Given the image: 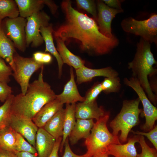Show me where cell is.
<instances>
[{"instance_id": "2e32d148", "label": "cell", "mask_w": 157, "mask_h": 157, "mask_svg": "<svg viewBox=\"0 0 157 157\" xmlns=\"http://www.w3.org/2000/svg\"><path fill=\"white\" fill-rule=\"evenodd\" d=\"M56 140L43 128H38L36 135L35 147L38 157H48L52 151Z\"/></svg>"}, {"instance_id": "74e56055", "label": "cell", "mask_w": 157, "mask_h": 157, "mask_svg": "<svg viewBox=\"0 0 157 157\" xmlns=\"http://www.w3.org/2000/svg\"><path fill=\"white\" fill-rule=\"evenodd\" d=\"M64 145L65 149L64 153L62 157H83V155H77L73 152L69 144L68 138L66 139Z\"/></svg>"}, {"instance_id": "d6a6232c", "label": "cell", "mask_w": 157, "mask_h": 157, "mask_svg": "<svg viewBox=\"0 0 157 157\" xmlns=\"http://www.w3.org/2000/svg\"><path fill=\"white\" fill-rule=\"evenodd\" d=\"M12 70L10 67L6 65L4 60L0 57V82L7 83L9 82Z\"/></svg>"}, {"instance_id": "603a6c76", "label": "cell", "mask_w": 157, "mask_h": 157, "mask_svg": "<svg viewBox=\"0 0 157 157\" xmlns=\"http://www.w3.org/2000/svg\"><path fill=\"white\" fill-rule=\"evenodd\" d=\"M76 103L66 104L65 109L63 133L60 149L62 151L65 142L69 135L76 123Z\"/></svg>"}, {"instance_id": "30bf717a", "label": "cell", "mask_w": 157, "mask_h": 157, "mask_svg": "<svg viewBox=\"0 0 157 157\" xmlns=\"http://www.w3.org/2000/svg\"><path fill=\"white\" fill-rule=\"evenodd\" d=\"M124 82L126 85L132 88L138 95L143 105L144 115L146 119L142 129L145 131H150L154 128L155 122L157 119V108L151 103L135 77L132 76L129 78H125Z\"/></svg>"}, {"instance_id": "484cf974", "label": "cell", "mask_w": 157, "mask_h": 157, "mask_svg": "<svg viewBox=\"0 0 157 157\" xmlns=\"http://www.w3.org/2000/svg\"><path fill=\"white\" fill-rule=\"evenodd\" d=\"M16 132L9 126L0 129V148L16 151Z\"/></svg>"}, {"instance_id": "d590c367", "label": "cell", "mask_w": 157, "mask_h": 157, "mask_svg": "<svg viewBox=\"0 0 157 157\" xmlns=\"http://www.w3.org/2000/svg\"><path fill=\"white\" fill-rule=\"evenodd\" d=\"M33 58L37 62L43 64L49 63L52 60V57L49 54L42 52L34 53Z\"/></svg>"}, {"instance_id": "b9f144b4", "label": "cell", "mask_w": 157, "mask_h": 157, "mask_svg": "<svg viewBox=\"0 0 157 157\" xmlns=\"http://www.w3.org/2000/svg\"><path fill=\"white\" fill-rule=\"evenodd\" d=\"M15 153L16 157H38L35 154L28 152L15 151Z\"/></svg>"}, {"instance_id": "4316f807", "label": "cell", "mask_w": 157, "mask_h": 157, "mask_svg": "<svg viewBox=\"0 0 157 157\" xmlns=\"http://www.w3.org/2000/svg\"><path fill=\"white\" fill-rule=\"evenodd\" d=\"M19 9L15 0H0V26L6 18H14L18 17Z\"/></svg>"}, {"instance_id": "60d3db41", "label": "cell", "mask_w": 157, "mask_h": 157, "mask_svg": "<svg viewBox=\"0 0 157 157\" xmlns=\"http://www.w3.org/2000/svg\"><path fill=\"white\" fill-rule=\"evenodd\" d=\"M0 157H16L15 152L0 148Z\"/></svg>"}, {"instance_id": "8fae6325", "label": "cell", "mask_w": 157, "mask_h": 157, "mask_svg": "<svg viewBox=\"0 0 157 157\" xmlns=\"http://www.w3.org/2000/svg\"><path fill=\"white\" fill-rule=\"evenodd\" d=\"M98 14L97 21L100 32L105 36L110 38L115 35L112 32V21L117 14L123 13V10L110 8L102 1H98L97 3Z\"/></svg>"}, {"instance_id": "9a60e30c", "label": "cell", "mask_w": 157, "mask_h": 157, "mask_svg": "<svg viewBox=\"0 0 157 157\" xmlns=\"http://www.w3.org/2000/svg\"><path fill=\"white\" fill-rule=\"evenodd\" d=\"M70 79L64 86L63 92L56 95V98L62 104L76 103L78 101L83 102L85 97L80 94L74 79L73 68L70 70Z\"/></svg>"}, {"instance_id": "e575fe53", "label": "cell", "mask_w": 157, "mask_h": 157, "mask_svg": "<svg viewBox=\"0 0 157 157\" xmlns=\"http://www.w3.org/2000/svg\"><path fill=\"white\" fill-rule=\"evenodd\" d=\"M134 134L144 135L146 136L152 143L153 145L157 150V126H156L150 131L148 133L140 132L138 131H132Z\"/></svg>"}, {"instance_id": "d4e9b609", "label": "cell", "mask_w": 157, "mask_h": 157, "mask_svg": "<svg viewBox=\"0 0 157 157\" xmlns=\"http://www.w3.org/2000/svg\"><path fill=\"white\" fill-rule=\"evenodd\" d=\"M20 17L27 18L34 13L41 11L47 0H15Z\"/></svg>"}, {"instance_id": "7bdbcfd3", "label": "cell", "mask_w": 157, "mask_h": 157, "mask_svg": "<svg viewBox=\"0 0 157 157\" xmlns=\"http://www.w3.org/2000/svg\"><path fill=\"white\" fill-rule=\"evenodd\" d=\"M108 156L106 154H103L96 155L92 157H108Z\"/></svg>"}, {"instance_id": "52a82bcc", "label": "cell", "mask_w": 157, "mask_h": 157, "mask_svg": "<svg viewBox=\"0 0 157 157\" xmlns=\"http://www.w3.org/2000/svg\"><path fill=\"white\" fill-rule=\"evenodd\" d=\"M14 68L12 75L20 86L22 92L25 94L30 78L33 74L44 67L43 64L36 61L33 58L20 56L16 52L13 57Z\"/></svg>"}, {"instance_id": "7c38bea8", "label": "cell", "mask_w": 157, "mask_h": 157, "mask_svg": "<svg viewBox=\"0 0 157 157\" xmlns=\"http://www.w3.org/2000/svg\"><path fill=\"white\" fill-rule=\"evenodd\" d=\"M8 126L35 148L36 137L38 128L32 120L20 118L11 113Z\"/></svg>"}, {"instance_id": "e0dca14e", "label": "cell", "mask_w": 157, "mask_h": 157, "mask_svg": "<svg viewBox=\"0 0 157 157\" xmlns=\"http://www.w3.org/2000/svg\"><path fill=\"white\" fill-rule=\"evenodd\" d=\"M63 105L56 98L44 106L32 120L38 128H43L46 123L63 108Z\"/></svg>"}, {"instance_id": "3957f363", "label": "cell", "mask_w": 157, "mask_h": 157, "mask_svg": "<svg viewBox=\"0 0 157 157\" xmlns=\"http://www.w3.org/2000/svg\"><path fill=\"white\" fill-rule=\"evenodd\" d=\"M156 64L151 51L150 43L141 38L137 43L133 60L128 63V68L132 72V76L138 80L147 93L149 99L154 104L156 103V96L151 89L148 78L156 73L157 69L154 67Z\"/></svg>"}, {"instance_id": "f35d334b", "label": "cell", "mask_w": 157, "mask_h": 157, "mask_svg": "<svg viewBox=\"0 0 157 157\" xmlns=\"http://www.w3.org/2000/svg\"><path fill=\"white\" fill-rule=\"evenodd\" d=\"M102 1L110 8L119 10H122L121 8V0H103Z\"/></svg>"}, {"instance_id": "836d02e7", "label": "cell", "mask_w": 157, "mask_h": 157, "mask_svg": "<svg viewBox=\"0 0 157 157\" xmlns=\"http://www.w3.org/2000/svg\"><path fill=\"white\" fill-rule=\"evenodd\" d=\"M102 91L100 83L94 85L86 93L83 103L87 104L93 102L95 101L98 95Z\"/></svg>"}, {"instance_id": "9c48e42d", "label": "cell", "mask_w": 157, "mask_h": 157, "mask_svg": "<svg viewBox=\"0 0 157 157\" xmlns=\"http://www.w3.org/2000/svg\"><path fill=\"white\" fill-rule=\"evenodd\" d=\"M25 27L26 46L30 44L34 47L40 45L44 42L40 33L42 26L49 25V17L45 13L40 11L26 18Z\"/></svg>"}, {"instance_id": "8d00e7d4", "label": "cell", "mask_w": 157, "mask_h": 157, "mask_svg": "<svg viewBox=\"0 0 157 157\" xmlns=\"http://www.w3.org/2000/svg\"><path fill=\"white\" fill-rule=\"evenodd\" d=\"M12 88L7 83L0 82V101L4 103L12 94Z\"/></svg>"}, {"instance_id": "5b68a950", "label": "cell", "mask_w": 157, "mask_h": 157, "mask_svg": "<svg viewBox=\"0 0 157 157\" xmlns=\"http://www.w3.org/2000/svg\"><path fill=\"white\" fill-rule=\"evenodd\" d=\"M140 101L138 97L133 100H124L120 112L110 122V125L113 135H117L121 131L119 139L122 142L127 141L131 129L139 123V115L142 110L139 108Z\"/></svg>"}, {"instance_id": "7a4b0ae2", "label": "cell", "mask_w": 157, "mask_h": 157, "mask_svg": "<svg viewBox=\"0 0 157 157\" xmlns=\"http://www.w3.org/2000/svg\"><path fill=\"white\" fill-rule=\"evenodd\" d=\"M41 69L38 78L29 84L25 94L13 97L11 112L18 117L32 120L44 106L56 98L50 85L44 80L43 67Z\"/></svg>"}, {"instance_id": "6da1fadb", "label": "cell", "mask_w": 157, "mask_h": 157, "mask_svg": "<svg viewBox=\"0 0 157 157\" xmlns=\"http://www.w3.org/2000/svg\"><path fill=\"white\" fill-rule=\"evenodd\" d=\"M61 6L65 21L53 31L55 38L64 41L73 38L78 41L82 50L97 55L107 54L118 45L115 36L110 38L102 34L94 19L73 8L70 1H63Z\"/></svg>"}, {"instance_id": "f546056e", "label": "cell", "mask_w": 157, "mask_h": 157, "mask_svg": "<svg viewBox=\"0 0 157 157\" xmlns=\"http://www.w3.org/2000/svg\"><path fill=\"white\" fill-rule=\"evenodd\" d=\"M16 151L26 152L33 154L37 153L36 149L20 134L16 132Z\"/></svg>"}, {"instance_id": "4fadbf2b", "label": "cell", "mask_w": 157, "mask_h": 157, "mask_svg": "<svg viewBox=\"0 0 157 157\" xmlns=\"http://www.w3.org/2000/svg\"><path fill=\"white\" fill-rule=\"evenodd\" d=\"M75 70L76 82L78 84L90 81L96 77H111L118 76L119 74L116 71L110 67L99 69H92L84 66Z\"/></svg>"}, {"instance_id": "ac0fdd59", "label": "cell", "mask_w": 157, "mask_h": 157, "mask_svg": "<svg viewBox=\"0 0 157 157\" xmlns=\"http://www.w3.org/2000/svg\"><path fill=\"white\" fill-rule=\"evenodd\" d=\"M139 140V136L135 135L129 138L128 142L124 144H110L108 147L107 154L115 157H137L135 144Z\"/></svg>"}, {"instance_id": "277c9868", "label": "cell", "mask_w": 157, "mask_h": 157, "mask_svg": "<svg viewBox=\"0 0 157 157\" xmlns=\"http://www.w3.org/2000/svg\"><path fill=\"white\" fill-rule=\"evenodd\" d=\"M109 117L108 113L94 123L90 135L85 139V144L87 151L83 155V157L107 154L110 145L121 144L118 136L111 133L107 128V123Z\"/></svg>"}, {"instance_id": "4dcf8cb0", "label": "cell", "mask_w": 157, "mask_h": 157, "mask_svg": "<svg viewBox=\"0 0 157 157\" xmlns=\"http://www.w3.org/2000/svg\"><path fill=\"white\" fill-rule=\"evenodd\" d=\"M77 6L81 9L84 10L92 15L94 19L97 20V14L96 6L93 0H77Z\"/></svg>"}, {"instance_id": "83f0119b", "label": "cell", "mask_w": 157, "mask_h": 157, "mask_svg": "<svg viewBox=\"0 0 157 157\" xmlns=\"http://www.w3.org/2000/svg\"><path fill=\"white\" fill-rule=\"evenodd\" d=\"M14 96L12 94L0 106V129L8 126L11 114V104Z\"/></svg>"}, {"instance_id": "f1b7e54d", "label": "cell", "mask_w": 157, "mask_h": 157, "mask_svg": "<svg viewBox=\"0 0 157 157\" xmlns=\"http://www.w3.org/2000/svg\"><path fill=\"white\" fill-rule=\"evenodd\" d=\"M100 84L102 91L106 93L117 92L121 86L120 80L118 76L106 77Z\"/></svg>"}, {"instance_id": "ab89813d", "label": "cell", "mask_w": 157, "mask_h": 157, "mask_svg": "<svg viewBox=\"0 0 157 157\" xmlns=\"http://www.w3.org/2000/svg\"><path fill=\"white\" fill-rule=\"evenodd\" d=\"M62 137H60L56 139L52 151L48 157H59L58 152L60 149Z\"/></svg>"}, {"instance_id": "8992f818", "label": "cell", "mask_w": 157, "mask_h": 157, "mask_svg": "<svg viewBox=\"0 0 157 157\" xmlns=\"http://www.w3.org/2000/svg\"><path fill=\"white\" fill-rule=\"evenodd\" d=\"M121 27L125 32L140 36L150 43H157V15H151L149 18L143 20H138L132 17L124 19Z\"/></svg>"}, {"instance_id": "1f68e13d", "label": "cell", "mask_w": 157, "mask_h": 157, "mask_svg": "<svg viewBox=\"0 0 157 157\" xmlns=\"http://www.w3.org/2000/svg\"><path fill=\"white\" fill-rule=\"evenodd\" d=\"M138 142L140 145L142 151L140 154H137V157H157L156 150L148 145L143 136H139Z\"/></svg>"}, {"instance_id": "cb8c5ba5", "label": "cell", "mask_w": 157, "mask_h": 157, "mask_svg": "<svg viewBox=\"0 0 157 157\" xmlns=\"http://www.w3.org/2000/svg\"><path fill=\"white\" fill-rule=\"evenodd\" d=\"M12 42L5 34L0 26V57L8 63L13 71L14 68L13 60L14 54L16 52Z\"/></svg>"}, {"instance_id": "7402d4cb", "label": "cell", "mask_w": 157, "mask_h": 157, "mask_svg": "<svg viewBox=\"0 0 157 157\" xmlns=\"http://www.w3.org/2000/svg\"><path fill=\"white\" fill-rule=\"evenodd\" d=\"M65 109L58 111L45 124L43 128L56 139L63 135Z\"/></svg>"}, {"instance_id": "5bb4252c", "label": "cell", "mask_w": 157, "mask_h": 157, "mask_svg": "<svg viewBox=\"0 0 157 157\" xmlns=\"http://www.w3.org/2000/svg\"><path fill=\"white\" fill-rule=\"evenodd\" d=\"M109 113L106 112L102 106L99 107L96 101L85 104L81 102L76 104V119H93L97 121Z\"/></svg>"}, {"instance_id": "ba28073f", "label": "cell", "mask_w": 157, "mask_h": 157, "mask_svg": "<svg viewBox=\"0 0 157 157\" xmlns=\"http://www.w3.org/2000/svg\"><path fill=\"white\" fill-rule=\"evenodd\" d=\"M27 20L18 17L14 18H6L2 22L1 27L6 36L13 42L15 47L24 52L26 46L25 27Z\"/></svg>"}, {"instance_id": "44dd1931", "label": "cell", "mask_w": 157, "mask_h": 157, "mask_svg": "<svg viewBox=\"0 0 157 157\" xmlns=\"http://www.w3.org/2000/svg\"><path fill=\"white\" fill-rule=\"evenodd\" d=\"M55 38L56 42V49L63 63H66L74 67L75 69L85 66V61L72 53L66 47L64 41L58 38Z\"/></svg>"}, {"instance_id": "d6986e66", "label": "cell", "mask_w": 157, "mask_h": 157, "mask_svg": "<svg viewBox=\"0 0 157 157\" xmlns=\"http://www.w3.org/2000/svg\"><path fill=\"white\" fill-rule=\"evenodd\" d=\"M53 30L51 25L42 26L40 29V33L45 44V52L51 53L56 58L58 64L59 76L62 74L63 63L56 49L55 46L52 36Z\"/></svg>"}, {"instance_id": "ffe728a7", "label": "cell", "mask_w": 157, "mask_h": 157, "mask_svg": "<svg viewBox=\"0 0 157 157\" xmlns=\"http://www.w3.org/2000/svg\"><path fill=\"white\" fill-rule=\"evenodd\" d=\"M94 123L93 119H76L75 125L69 136L71 144H74L81 139L86 138L90 135Z\"/></svg>"}]
</instances>
